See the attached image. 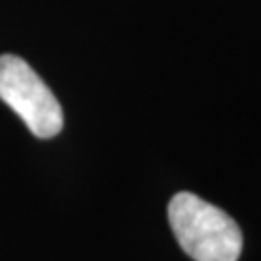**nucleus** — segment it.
Wrapping results in <instances>:
<instances>
[{
  "label": "nucleus",
  "instance_id": "2",
  "mask_svg": "<svg viewBox=\"0 0 261 261\" xmlns=\"http://www.w3.org/2000/svg\"><path fill=\"white\" fill-rule=\"evenodd\" d=\"M0 99L41 140L55 138L64 126L60 103L37 72L19 56H0Z\"/></svg>",
  "mask_w": 261,
  "mask_h": 261
},
{
  "label": "nucleus",
  "instance_id": "1",
  "mask_svg": "<svg viewBox=\"0 0 261 261\" xmlns=\"http://www.w3.org/2000/svg\"><path fill=\"white\" fill-rule=\"evenodd\" d=\"M168 223L180 248L194 261H238L242 230L223 209L190 192L168 203Z\"/></svg>",
  "mask_w": 261,
  "mask_h": 261
}]
</instances>
